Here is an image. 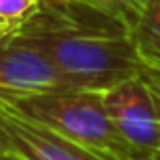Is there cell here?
I'll list each match as a JSON object with an SVG mask.
<instances>
[{
	"mask_svg": "<svg viewBox=\"0 0 160 160\" xmlns=\"http://www.w3.org/2000/svg\"><path fill=\"white\" fill-rule=\"evenodd\" d=\"M71 87L47 53L18 31L0 39V103Z\"/></svg>",
	"mask_w": 160,
	"mask_h": 160,
	"instance_id": "3957f363",
	"label": "cell"
},
{
	"mask_svg": "<svg viewBox=\"0 0 160 160\" xmlns=\"http://www.w3.org/2000/svg\"><path fill=\"white\" fill-rule=\"evenodd\" d=\"M0 106L43 124L53 132L93 150L109 160H140L120 136L103 106V93L83 87H63L28 95Z\"/></svg>",
	"mask_w": 160,
	"mask_h": 160,
	"instance_id": "7a4b0ae2",
	"label": "cell"
},
{
	"mask_svg": "<svg viewBox=\"0 0 160 160\" xmlns=\"http://www.w3.org/2000/svg\"><path fill=\"white\" fill-rule=\"evenodd\" d=\"M156 158H160V156H156Z\"/></svg>",
	"mask_w": 160,
	"mask_h": 160,
	"instance_id": "4fadbf2b",
	"label": "cell"
},
{
	"mask_svg": "<svg viewBox=\"0 0 160 160\" xmlns=\"http://www.w3.org/2000/svg\"><path fill=\"white\" fill-rule=\"evenodd\" d=\"M152 160H160V158H152Z\"/></svg>",
	"mask_w": 160,
	"mask_h": 160,
	"instance_id": "7c38bea8",
	"label": "cell"
},
{
	"mask_svg": "<svg viewBox=\"0 0 160 160\" xmlns=\"http://www.w3.org/2000/svg\"><path fill=\"white\" fill-rule=\"evenodd\" d=\"M12 31H14V28H10L6 22H2V20H0V39H4V37H6L8 32H12Z\"/></svg>",
	"mask_w": 160,
	"mask_h": 160,
	"instance_id": "30bf717a",
	"label": "cell"
},
{
	"mask_svg": "<svg viewBox=\"0 0 160 160\" xmlns=\"http://www.w3.org/2000/svg\"><path fill=\"white\" fill-rule=\"evenodd\" d=\"M103 106L120 136L140 160H152L160 152V122L152 95L142 75L103 91Z\"/></svg>",
	"mask_w": 160,
	"mask_h": 160,
	"instance_id": "277c9868",
	"label": "cell"
},
{
	"mask_svg": "<svg viewBox=\"0 0 160 160\" xmlns=\"http://www.w3.org/2000/svg\"><path fill=\"white\" fill-rule=\"evenodd\" d=\"M43 0H0V20L10 28H18L35 16Z\"/></svg>",
	"mask_w": 160,
	"mask_h": 160,
	"instance_id": "52a82bcc",
	"label": "cell"
},
{
	"mask_svg": "<svg viewBox=\"0 0 160 160\" xmlns=\"http://www.w3.org/2000/svg\"><path fill=\"white\" fill-rule=\"evenodd\" d=\"M142 79L146 81V85H148V89H150L154 108H156V113H158V122H160V71L146 69L144 73H142ZM158 156H160V152H158Z\"/></svg>",
	"mask_w": 160,
	"mask_h": 160,
	"instance_id": "9c48e42d",
	"label": "cell"
},
{
	"mask_svg": "<svg viewBox=\"0 0 160 160\" xmlns=\"http://www.w3.org/2000/svg\"><path fill=\"white\" fill-rule=\"evenodd\" d=\"M0 152L24 160H109L4 106H0Z\"/></svg>",
	"mask_w": 160,
	"mask_h": 160,
	"instance_id": "5b68a950",
	"label": "cell"
},
{
	"mask_svg": "<svg viewBox=\"0 0 160 160\" xmlns=\"http://www.w3.org/2000/svg\"><path fill=\"white\" fill-rule=\"evenodd\" d=\"M0 160H24L16 154H10V152H0Z\"/></svg>",
	"mask_w": 160,
	"mask_h": 160,
	"instance_id": "8fae6325",
	"label": "cell"
},
{
	"mask_svg": "<svg viewBox=\"0 0 160 160\" xmlns=\"http://www.w3.org/2000/svg\"><path fill=\"white\" fill-rule=\"evenodd\" d=\"M132 37L146 69L160 71V0H144Z\"/></svg>",
	"mask_w": 160,
	"mask_h": 160,
	"instance_id": "8992f818",
	"label": "cell"
},
{
	"mask_svg": "<svg viewBox=\"0 0 160 160\" xmlns=\"http://www.w3.org/2000/svg\"><path fill=\"white\" fill-rule=\"evenodd\" d=\"M132 28L124 12L99 0H43L16 31L49 55L71 87L103 93L146 71Z\"/></svg>",
	"mask_w": 160,
	"mask_h": 160,
	"instance_id": "6da1fadb",
	"label": "cell"
},
{
	"mask_svg": "<svg viewBox=\"0 0 160 160\" xmlns=\"http://www.w3.org/2000/svg\"><path fill=\"white\" fill-rule=\"evenodd\" d=\"M99 2L103 4H109L112 8H116V10L124 12L126 16H128L132 22H136L138 18V12H140L142 4H144V0H99Z\"/></svg>",
	"mask_w": 160,
	"mask_h": 160,
	"instance_id": "ba28073f",
	"label": "cell"
}]
</instances>
